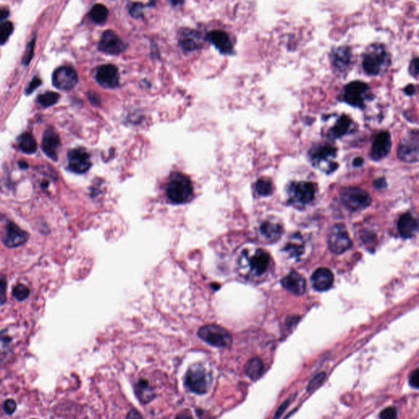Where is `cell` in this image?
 Masks as SVG:
<instances>
[{"mask_svg":"<svg viewBox=\"0 0 419 419\" xmlns=\"http://www.w3.org/2000/svg\"><path fill=\"white\" fill-rule=\"evenodd\" d=\"M391 64V55L386 46L381 43H374L366 49L363 54V71L368 76L376 77L388 68Z\"/></svg>","mask_w":419,"mask_h":419,"instance_id":"obj_1","label":"cell"},{"mask_svg":"<svg viewBox=\"0 0 419 419\" xmlns=\"http://www.w3.org/2000/svg\"><path fill=\"white\" fill-rule=\"evenodd\" d=\"M338 154V148L330 144H319L309 151V157L312 165L326 174L334 172L338 168L334 161Z\"/></svg>","mask_w":419,"mask_h":419,"instance_id":"obj_2","label":"cell"},{"mask_svg":"<svg viewBox=\"0 0 419 419\" xmlns=\"http://www.w3.org/2000/svg\"><path fill=\"white\" fill-rule=\"evenodd\" d=\"M168 199L174 204L188 202L193 197V184L183 174L177 173L170 179L166 188Z\"/></svg>","mask_w":419,"mask_h":419,"instance_id":"obj_3","label":"cell"},{"mask_svg":"<svg viewBox=\"0 0 419 419\" xmlns=\"http://www.w3.org/2000/svg\"><path fill=\"white\" fill-rule=\"evenodd\" d=\"M198 334L201 340L208 343L211 346L219 348H229L233 342L230 333L226 329L216 324H209L201 327Z\"/></svg>","mask_w":419,"mask_h":419,"instance_id":"obj_4","label":"cell"},{"mask_svg":"<svg viewBox=\"0 0 419 419\" xmlns=\"http://www.w3.org/2000/svg\"><path fill=\"white\" fill-rule=\"evenodd\" d=\"M315 185L310 182H292L287 187V196L290 203L297 206H304L315 199Z\"/></svg>","mask_w":419,"mask_h":419,"instance_id":"obj_5","label":"cell"},{"mask_svg":"<svg viewBox=\"0 0 419 419\" xmlns=\"http://www.w3.org/2000/svg\"><path fill=\"white\" fill-rule=\"evenodd\" d=\"M370 98L368 84L363 81H352L344 88L342 100L351 107L363 108L365 101Z\"/></svg>","mask_w":419,"mask_h":419,"instance_id":"obj_6","label":"cell"},{"mask_svg":"<svg viewBox=\"0 0 419 419\" xmlns=\"http://www.w3.org/2000/svg\"><path fill=\"white\" fill-rule=\"evenodd\" d=\"M340 200L351 211H360L368 207L372 199L368 192L357 187L343 188L340 192Z\"/></svg>","mask_w":419,"mask_h":419,"instance_id":"obj_7","label":"cell"},{"mask_svg":"<svg viewBox=\"0 0 419 419\" xmlns=\"http://www.w3.org/2000/svg\"><path fill=\"white\" fill-rule=\"evenodd\" d=\"M210 374L201 366H193L188 369L185 377V384L191 391L203 395L208 391L211 385Z\"/></svg>","mask_w":419,"mask_h":419,"instance_id":"obj_8","label":"cell"},{"mask_svg":"<svg viewBox=\"0 0 419 419\" xmlns=\"http://www.w3.org/2000/svg\"><path fill=\"white\" fill-rule=\"evenodd\" d=\"M397 157L405 163H416L419 161V131L413 130L404 138L399 143L397 150Z\"/></svg>","mask_w":419,"mask_h":419,"instance_id":"obj_9","label":"cell"},{"mask_svg":"<svg viewBox=\"0 0 419 419\" xmlns=\"http://www.w3.org/2000/svg\"><path fill=\"white\" fill-rule=\"evenodd\" d=\"M328 246L336 254H342L352 246V241L344 224H336L328 237Z\"/></svg>","mask_w":419,"mask_h":419,"instance_id":"obj_10","label":"cell"},{"mask_svg":"<svg viewBox=\"0 0 419 419\" xmlns=\"http://www.w3.org/2000/svg\"><path fill=\"white\" fill-rule=\"evenodd\" d=\"M77 83L78 75L77 71L70 66H60L53 74V84L59 90H71L77 85Z\"/></svg>","mask_w":419,"mask_h":419,"instance_id":"obj_11","label":"cell"},{"mask_svg":"<svg viewBox=\"0 0 419 419\" xmlns=\"http://www.w3.org/2000/svg\"><path fill=\"white\" fill-rule=\"evenodd\" d=\"M68 168L72 172L84 174L91 167V160L89 153L84 148H75L67 154Z\"/></svg>","mask_w":419,"mask_h":419,"instance_id":"obj_12","label":"cell"},{"mask_svg":"<svg viewBox=\"0 0 419 419\" xmlns=\"http://www.w3.org/2000/svg\"><path fill=\"white\" fill-rule=\"evenodd\" d=\"M331 62L336 71L346 72L351 67L353 54L349 46H340L333 48L330 54Z\"/></svg>","mask_w":419,"mask_h":419,"instance_id":"obj_13","label":"cell"},{"mask_svg":"<svg viewBox=\"0 0 419 419\" xmlns=\"http://www.w3.org/2000/svg\"><path fill=\"white\" fill-rule=\"evenodd\" d=\"M99 48L103 53L118 55L124 52L125 45L114 31H106L102 34V38L99 43Z\"/></svg>","mask_w":419,"mask_h":419,"instance_id":"obj_14","label":"cell"},{"mask_svg":"<svg viewBox=\"0 0 419 419\" xmlns=\"http://www.w3.org/2000/svg\"><path fill=\"white\" fill-rule=\"evenodd\" d=\"M392 142L390 133L381 131L377 135L370 152V158L374 160H380L386 158L391 152Z\"/></svg>","mask_w":419,"mask_h":419,"instance_id":"obj_15","label":"cell"},{"mask_svg":"<svg viewBox=\"0 0 419 419\" xmlns=\"http://www.w3.org/2000/svg\"><path fill=\"white\" fill-rule=\"evenodd\" d=\"M29 239L27 232L24 231L14 223H8L3 234V241L6 246L14 248L26 243Z\"/></svg>","mask_w":419,"mask_h":419,"instance_id":"obj_16","label":"cell"},{"mask_svg":"<svg viewBox=\"0 0 419 419\" xmlns=\"http://www.w3.org/2000/svg\"><path fill=\"white\" fill-rule=\"evenodd\" d=\"M60 147V139L54 128H48L44 131L42 139V150L48 158L56 161L58 160V150Z\"/></svg>","mask_w":419,"mask_h":419,"instance_id":"obj_17","label":"cell"},{"mask_svg":"<svg viewBox=\"0 0 419 419\" xmlns=\"http://www.w3.org/2000/svg\"><path fill=\"white\" fill-rule=\"evenodd\" d=\"M96 80L105 88H115L119 83L118 70L111 64L100 66L97 71Z\"/></svg>","mask_w":419,"mask_h":419,"instance_id":"obj_18","label":"cell"},{"mask_svg":"<svg viewBox=\"0 0 419 419\" xmlns=\"http://www.w3.org/2000/svg\"><path fill=\"white\" fill-rule=\"evenodd\" d=\"M269 259V255L265 251L262 249L256 250V252L248 257L250 270L255 275L260 276L268 269Z\"/></svg>","mask_w":419,"mask_h":419,"instance_id":"obj_19","label":"cell"},{"mask_svg":"<svg viewBox=\"0 0 419 419\" xmlns=\"http://www.w3.org/2000/svg\"><path fill=\"white\" fill-rule=\"evenodd\" d=\"M334 276L331 270L326 268L316 269L311 277L313 287L319 292L329 289L333 284Z\"/></svg>","mask_w":419,"mask_h":419,"instance_id":"obj_20","label":"cell"},{"mask_svg":"<svg viewBox=\"0 0 419 419\" xmlns=\"http://www.w3.org/2000/svg\"><path fill=\"white\" fill-rule=\"evenodd\" d=\"M282 285L287 291L298 296L304 294L306 288V282L304 277L299 273L294 271L282 279Z\"/></svg>","mask_w":419,"mask_h":419,"instance_id":"obj_21","label":"cell"},{"mask_svg":"<svg viewBox=\"0 0 419 419\" xmlns=\"http://www.w3.org/2000/svg\"><path fill=\"white\" fill-rule=\"evenodd\" d=\"M207 40L216 46V48L219 49L222 54H232L233 44L228 34L225 33L224 31H218V30L211 31L207 35Z\"/></svg>","mask_w":419,"mask_h":419,"instance_id":"obj_22","label":"cell"},{"mask_svg":"<svg viewBox=\"0 0 419 419\" xmlns=\"http://www.w3.org/2000/svg\"><path fill=\"white\" fill-rule=\"evenodd\" d=\"M398 230L404 239H410L418 231V221L411 214L405 213L400 216L398 221Z\"/></svg>","mask_w":419,"mask_h":419,"instance_id":"obj_23","label":"cell"},{"mask_svg":"<svg viewBox=\"0 0 419 419\" xmlns=\"http://www.w3.org/2000/svg\"><path fill=\"white\" fill-rule=\"evenodd\" d=\"M352 121L348 116L341 115L335 122V124L328 130V137L332 140H338L342 138L348 133Z\"/></svg>","mask_w":419,"mask_h":419,"instance_id":"obj_24","label":"cell"},{"mask_svg":"<svg viewBox=\"0 0 419 419\" xmlns=\"http://www.w3.org/2000/svg\"><path fill=\"white\" fill-rule=\"evenodd\" d=\"M18 146L20 150L26 154H33L37 150V142L31 133H23L18 136Z\"/></svg>","mask_w":419,"mask_h":419,"instance_id":"obj_25","label":"cell"},{"mask_svg":"<svg viewBox=\"0 0 419 419\" xmlns=\"http://www.w3.org/2000/svg\"><path fill=\"white\" fill-rule=\"evenodd\" d=\"M260 232L267 239L275 241L282 235V227L275 222L265 221L260 226Z\"/></svg>","mask_w":419,"mask_h":419,"instance_id":"obj_26","label":"cell"},{"mask_svg":"<svg viewBox=\"0 0 419 419\" xmlns=\"http://www.w3.org/2000/svg\"><path fill=\"white\" fill-rule=\"evenodd\" d=\"M135 391L138 398L142 403H147L154 398V391L151 387L148 381L141 379L135 386Z\"/></svg>","mask_w":419,"mask_h":419,"instance_id":"obj_27","label":"cell"},{"mask_svg":"<svg viewBox=\"0 0 419 419\" xmlns=\"http://www.w3.org/2000/svg\"><path fill=\"white\" fill-rule=\"evenodd\" d=\"M263 370H264V364L261 359L258 357L251 359L246 363V375L253 381H256L261 377Z\"/></svg>","mask_w":419,"mask_h":419,"instance_id":"obj_28","label":"cell"},{"mask_svg":"<svg viewBox=\"0 0 419 419\" xmlns=\"http://www.w3.org/2000/svg\"><path fill=\"white\" fill-rule=\"evenodd\" d=\"M285 250L291 257H299L301 256L304 252V243L299 234L292 237L289 242L286 245Z\"/></svg>","mask_w":419,"mask_h":419,"instance_id":"obj_29","label":"cell"},{"mask_svg":"<svg viewBox=\"0 0 419 419\" xmlns=\"http://www.w3.org/2000/svg\"><path fill=\"white\" fill-rule=\"evenodd\" d=\"M108 16V10L103 4L98 3L93 6L91 10L89 12V17L93 21L98 24L103 23L107 20Z\"/></svg>","mask_w":419,"mask_h":419,"instance_id":"obj_30","label":"cell"},{"mask_svg":"<svg viewBox=\"0 0 419 419\" xmlns=\"http://www.w3.org/2000/svg\"><path fill=\"white\" fill-rule=\"evenodd\" d=\"M59 94L55 92L48 91L37 97V102L43 107H49L59 102Z\"/></svg>","mask_w":419,"mask_h":419,"instance_id":"obj_31","label":"cell"},{"mask_svg":"<svg viewBox=\"0 0 419 419\" xmlns=\"http://www.w3.org/2000/svg\"><path fill=\"white\" fill-rule=\"evenodd\" d=\"M256 190L259 195L266 197L272 193V183L266 179H260L256 183Z\"/></svg>","mask_w":419,"mask_h":419,"instance_id":"obj_32","label":"cell"},{"mask_svg":"<svg viewBox=\"0 0 419 419\" xmlns=\"http://www.w3.org/2000/svg\"><path fill=\"white\" fill-rule=\"evenodd\" d=\"M13 23L11 21H4L0 24V44L3 45L8 41L13 31Z\"/></svg>","mask_w":419,"mask_h":419,"instance_id":"obj_33","label":"cell"},{"mask_svg":"<svg viewBox=\"0 0 419 419\" xmlns=\"http://www.w3.org/2000/svg\"><path fill=\"white\" fill-rule=\"evenodd\" d=\"M197 39L198 38L196 37V33L192 32V34H190V35L185 34L184 37L181 40V45L183 46V48H185V49H188V50H193V49L199 48V40H197Z\"/></svg>","mask_w":419,"mask_h":419,"instance_id":"obj_34","label":"cell"},{"mask_svg":"<svg viewBox=\"0 0 419 419\" xmlns=\"http://www.w3.org/2000/svg\"><path fill=\"white\" fill-rule=\"evenodd\" d=\"M13 295L17 300L21 301L28 298L30 295V289L28 287H26V285L18 284L13 288Z\"/></svg>","mask_w":419,"mask_h":419,"instance_id":"obj_35","label":"cell"},{"mask_svg":"<svg viewBox=\"0 0 419 419\" xmlns=\"http://www.w3.org/2000/svg\"><path fill=\"white\" fill-rule=\"evenodd\" d=\"M36 37L31 40V42L26 45V51L22 57V63L25 66H28L31 60L33 59L34 51L36 47Z\"/></svg>","mask_w":419,"mask_h":419,"instance_id":"obj_36","label":"cell"},{"mask_svg":"<svg viewBox=\"0 0 419 419\" xmlns=\"http://www.w3.org/2000/svg\"><path fill=\"white\" fill-rule=\"evenodd\" d=\"M325 378L326 374L325 373H323V372L319 373V374H318L317 375H315V376L310 380V382L308 383L307 391L310 392V391H314L315 389L318 388L321 384L323 383V381H324Z\"/></svg>","mask_w":419,"mask_h":419,"instance_id":"obj_37","label":"cell"},{"mask_svg":"<svg viewBox=\"0 0 419 419\" xmlns=\"http://www.w3.org/2000/svg\"><path fill=\"white\" fill-rule=\"evenodd\" d=\"M7 279L5 276L0 275V305H3L7 300Z\"/></svg>","mask_w":419,"mask_h":419,"instance_id":"obj_38","label":"cell"},{"mask_svg":"<svg viewBox=\"0 0 419 419\" xmlns=\"http://www.w3.org/2000/svg\"><path fill=\"white\" fill-rule=\"evenodd\" d=\"M397 410L394 407L383 409L380 414V419H397Z\"/></svg>","mask_w":419,"mask_h":419,"instance_id":"obj_39","label":"cell"},{"mask_svg":"<svg viewBox=\"0 0 419 419\" xmlns=\"http://www.w3.org/2000/svg\"><path fill=\"white\" fill-rule=\"evenodd\" d=\"M409 385L414 387V388L418 389L419 386V369L416 368L415 370L412 372L409 377Z\"/></svg>","mask_w":419,"mask_h":419,"instance_id":"obj_40","label":"cell"},{"mask_svg":"<svg viewBox=\"0 0 419 419\" xmlns=\"http://www.w3.org/2000/svg\"><path fill=\"white\" fill-rule=\"evenodd\" d=\"M41 84H42V80H41L40 78H39V77H35V78L30 82L28 87L26 88V94L29 95V94H31V93H33V92L35 91L38 87L40 86Z\"/></svg>","mask_w":419,"mask_h":419,"instance_id":"obj_41","label":"cell"},{"mask_svg":"<svg viewBox=\"0 0 419 419\" xmlns=\"http://www.w3.org/2000/svg\"><path fill=\"white\" fill-rule=\"evenodd\" d=\"M409 72L415 79H418L419 77V59L418 58H415L412 60L411 63L409 65Z\"/></svg>","mask_w":419,"mask_h":419,"instance_id":"obj_42","label":"cell"},{"mask_svg":"<svg viewBox=\"0 0 419 419\" xmlns=\"http://www.w3.org/2000/svg\"><path fill=\"white\" fill-rule=\"evenodd\" d=\"M290 400L287 399V400H285L283 403H282L281 405H280L279 408H278L277 410L275 413V415L273 417V419H279L282 416V414L284 413L285 410L287 409V406L289 405Z\"/></svg>","mask_w":419,"mask_h":419,"instance_id":"obj_43","label":"cell"},{"mask_svg":"<svg viewBox=\"0 0 419 419\" xmlns=\"http://www.w3.org/2000/svg\"><path fill=\"white\" fill-rule=\"evenodd\" d=\"M16 408H17V404L13 399H8L3 404V409H4L6 414H13L16 410Z\"/></svg>","mask_w":419,"mask_h":419,"instance_id":"obj_44","label":"cell"},{"mask_svg":"<svg viewBox=\"0 0 419 419\" xmlns=\"http://www.w3.org/2000/svg\"><path fill=\"white\" fill-rule=\"evenodd\" d=\"M404 93L406 95H408V96H413V95L416 94V87H415L414 84H409V85H407L404 88Z\"/></svg>","mask_w":419,"mask_h":419,"instance_id":"obj_45","label":"cell"},{"mask_svg":"<svg viewBox=\"0 0 419 419\" xmlns=\"http://www.w3.org/2000/svg\"><path fill=\"white\" fill-rule=\"evenodd\" d=\"M126 419H142V417L141 416V414L139 413V412L136 411L135 409H132V410H130L129 412V414H128L127 418Z\"/></svg>","mask_w":419,"mask_h":419,"instance_id":"obj_46","label":"cell"},{"mask_svg":"<svg viewBox=\"0 0 419 419\" xmlns=\"http://www.w3.org/2000/svg\"><path fill=\"white\" fill-rule=\"evenodd\" d=\"M374 186H375V188H384L386 187V180L384 178H380L378 179L377 180H375L374 182Z\"/></svg>","mask_w":419,"mask_h":419,"instance_id":"obj_47","label":"cell"},{"mask_svg":"<svg viewBox=\"0 0 419 419\" xmlns=\"http://www.w3.org/2000/svg\"><path fill=\"white\" fill-rule=\"evenodd\" d=\"M9 17V10L7 8H1L0 9V22L5 20Z\"/></svg>","mask_w":419,"mask_h":419,"instance_id":"obj_48","label":"cell"},{"mask_svg":"<svg viewBox=\"0 0 419 419\" xmlns=\"http://www.w3.org/2000/svg\"><path fill=\"white\" fill-rule=\"evenodd\" d=\"M363 162H364V160H363V158L358 157V158H356L354 159L353 165L355 167H360V166L363 165Z\"/></svg>","mask_w":419,"mask_h":419,"instance_id":"obj_49","label":"cell"},{"mask_svg":"<svg viewBox=\"0 0 419 419\" xmlns=\"http://www.w3.org/2000/svg\"><path fill=\"white\" fill-rule=\"evenodd\" d=\"M176 419H193L192 417L189 416L188 414H181L179 415Z\"/></svg>","mask_w":419,"mask_h":419,"instance_id":"obj_50","label":"cell"},{"mask_svg":"<svg viewBox=\"0 0 419 419\" xmlns=\"http://www.w3.org/2000/svg\"><path fill=\"white\" fill-rule=\"evenodd\" d=\"M18 165L21 169H27L29 166L28 164L26 161H20V162H18Z\"/></svg>","mask_w":419,"mask_h":419,"instance_id":"obj_51","label":"cell"}]
</instances>
